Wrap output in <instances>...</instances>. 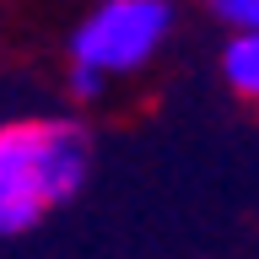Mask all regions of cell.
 I'll use <instances>...</instances> for the list:
<instances>
[{"instance_id": "cell-4", "label": "cell", "mask_w": 259, "mask_h": 259, "mask_svg": "<svg viewBox=\"0 0 259 259\" xmlns=\"http://www.w3.org/2000/svg\"><path fill=\"white\" fill-rule=\"evenodd\" d=\"M210 16L232 32H259V0H210Z\"/></svg>"}, {"instance_id": "cell-1", "label": "cell", "mask_w": 259, "mask_h": 259, "mask_svg": "<svg viewBox=\"0 0 259 259\" xmlns=\"http://www.w3.org/2000/svg\"><path fill=\"white\" fill-rule=\"evenodd\" d=\"M92 173V130L81 119L0 124V238H22L70 205Z\"/></svg>"}, {"instance_id": "cell-3", "label": "cell", "mask_w": 259, "mask_h": 259, "mask_svg": "<svg viewBox=\"0 0 259 259\" xmlns=\"http://www.w3.org/2000/svg\"><path fill=\"white\" fill-rule=\"evenodd\" d=\"M222 76L238 97L259 103V32H232V44L222 54Z\"/></svg>"}, {"instance_id": "cell-2", "label": "cell", "mask_w": 259, "mask_h": 259, "mask_svg": "<svg viewBox=\"0 0 259 259\" xmlns=\"http://www.w3.org/2000/svg\"><path fill=\"white\" fill-rule=\"evenodd\" d=\"M173 0H103L70 32V60L103 76H130L157 60V49L173 32Z\"/></svg>"}, {"instance_id": "cell-5", "label": "cell", "mask_w": 259, "mask_h": 259, "mask_svg": "<svg viewBox=\"0 0 259 259\" xmlns=\"http://www.w3.org/2000/svg\"><path fill=\"white\" fill-rule=\"evenodd\" d=\"M65 87H70V97H76V103H97V97H103V87H108V76H103V70H92V65H81V60H70Z\"/></svg>"}]
</instances>
